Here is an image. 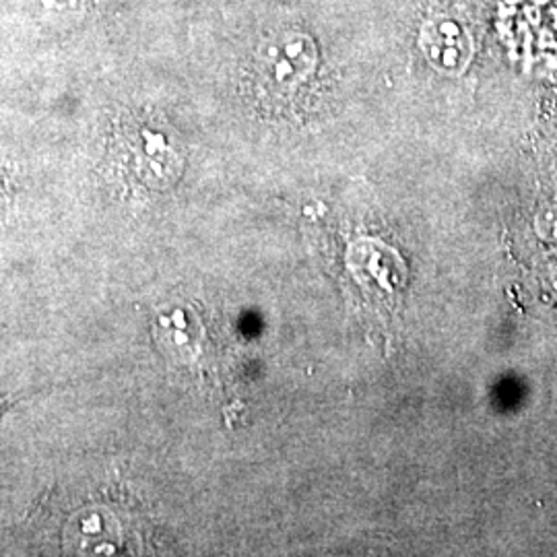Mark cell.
<instances>
[{"mask_svg":"<svg viewBox=\"0 0 557 557\" xmlns=\"http://www.w3.org/2000/svg\"><path fill=\"white\" fill-rule=\"evenodd\" d=\"M262 81L277 91H292L319 66V50L304 32H283L264 41L259 50Z\"/></svg>","mask_w":557,"mask_h":557,"instance_id":"obj_1","label":"cell"},{"mask_svg":"<svg viewBox=\"0 0 557 557\" xmlns=\"http://www.w3.org/2000/svg\"><path fill=\"white\" fill-rule=\"evenodd\" d=\"M41 13L54 20L79 17L85 9V0H36Z\"/></svg>","mask_w":557,"mask_h":557,"instance_id":"obj_5","label":"cell"},{"mask_svg":"<svg viewBox=\"0 0 557 557\" xmlns=\"http://www.w3.org/2000/svg\"><path fill=\"white\" fill-rule=\"evenodd\" d=\"M9 407V398H0V416L4 413V409Z\"/></svg>","mask_w":557,"mask_h":557,"instance_id":"obj_6","label":"cell"},{"mask_svg":"<svg viewBox=\"0 0 557 557\" xmlns=\"http://www.w3.org/2000/svg\"><path fill=\"white\" fill-rule=\"evenodd\" d=\"M124 163L133 176L147 184H161L178 172V158L160 131L151 126H128L122 135Z\"/></svg>","mask_w":557,"mask_h":557,"instance_id":"obj_3","label":"cell"},{"mask_svg":"<svg viewBox=\"0 0 557 557\" xmlns=\"http://www.w3.org/2000/svg\"><path fill=\"white\" fill-rule=\"evenodd\" d=\"M110 529H112V524H108L103 515L91 512V515H83L77 518V533H73V535L79 539L81 547H89L91 554H103L106 543H101V541L110 537Z\"/></svg>","mask_w":557,"mask_h":557,"instance_id":"obj_4","label":"cell"},{"mask_svg":"<svg viewBox=\"0 0 557 557\" xmlns=\"http://www.w3.org/2000/svg\"><path fill=\"white\" fill-rule=\"evenodd\" d=\"M419 50L444 75L462 73L473 57V40L467 27L453 17H432L419 29Z\"/></svg>","mask_w":557,"mask_h":557,"instance_id":"obj_2","label":"cell"}]
</instances>
